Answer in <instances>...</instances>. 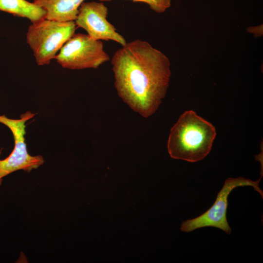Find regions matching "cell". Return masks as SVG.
I'll return each instance as SVG.
<instances>
[{"instance_id": "ba28073f", "label": "cell", "mask_w": 263, "mask_h": 263, "mask_svg": "<svg viewBox=\"0 0 263 263\" xmlns=\"http://www.w3.org/2000/svg\"><path fill=\"white\" fill-rule=\"evenodd\" d=\"M85 0H33L46 12V19L59 21H75Z\"/></svg>"}, {"instance_id": "277c9868", "label": "cell", "mask_w": 263, "mask_h": 263, "mask_svg": "<svg viewBox=\"0 0 263 263\" xmlns=\"http://www.w3.org/2000/svg\"><path fill=\"white\" fill-rule=\"evenodd\" d=\"M56 62L63 68L71 70L96 69L110 60L101 40L88 35L74 34L56 56Z\"/></svg>"}, {"instance_id": "3957f363", "label": "cell", "mask_w": 263, "mask_h": 263, "mask_svg": "<svg viewBox=\"0 0 263 263\" xmlns=\"http://www.w3.org/2000/svg\"><path fill=\"white\" fill-rule=\"evenodd\" d=\"M75 21H59L44 19L28 28L26 41L39 66L49 64L58 51L75 33Z\"/></svg>"}, {"instance_id": "7a4b0ae2", "label": "cell", "mask_w": 263, "mask_h": 263, "mask_svg": "<svg viewBox=\"0 0 263 263\" xmlns=\"http://www.w3.org/2000/svg\"><path fill=\"white\" fill-rule=\"evenodd\" d=\"M216 135L215 127L195 112L186 111L170 130L168 150L170 157L189 162L205 158Z\"/></svg>"}, {"instance_id": "8992f818", "label": "cell", "mask_w": 263, "mask_h": 263, "mask_svg": "<svg viewBox=\"0 0 263 263\" xmlns=\"http://www.w3.org/2000/svg\"><path fill=\"white\" fill-rule=\"evenodd\" d=\"M260 180L261 178L258 181H253L242 177L227 179L218 192L213 205L198 217L183 222L180 227L181 230L184 232H189L198 228L211 226L219 228L230 234L231 229L226 218L228 195L236 188L251 186L263 197V192L259 186Z\"/></svg>"}, {"instance_id": "5b68a950", "label": "cell", "mask_w": 263, "mask_h": 263, "mask_svg": "<svg viewBox=\"0 0 263 263\" xmlns=\"http://www.w3.org/2000/svg\"><path fill=\"white\" fill-rule=\"evenodd\" d=\"M35 113L27 112L19 119L9 118L0 115V123L6 126L11 131L15 141V147L11 153L6 158L0 160V185L2 179L9 174L19 170L30 172L42 165L44 160L40 155L32 156L28 153L24 136L26 122Z\"/></svg>"}, {"instance_id": "9c48e42d", "label": "cell", "mask_w": 263, "mask_h": 263, "mask_svg": "<svg viewBox=\"0 0 263 263\" xmlns=\"http://www.w3.org/2000/svg\"><path fill=\"white\" fill-rule=\"evenodd\" d=\"M0 11L27 18L32 23L45 19L46 16L42 8L26 0H0Z\"/></svg>"}, {"instance_id": "30bf717a", "label": "cell", "mask_w": 263, "mask_h": 263, "mask_svg": "<svg viewBox=\"0 0 263 263\" xmlns=\"http://www.w3.org/2000/svg\"><path fill=\"white\" fill-rule=\"evenodd\" d=\"M99 1H110L112 0H98ZM133 2H142L147 4L150 8L158 13L164 12L171 5V0H132Z\"/></svg>"}, {"instance_id": "6da1fadb", "label": "cell", "mask_w": 263, "mask_h": 263, "mask_svg": "<svg viewBox=\"0 0 263 263\" xmlns=\"http://www.w3.org/2000/svg\"><path fill=\"white\" fill-rule=\"evenodd\" d=\"M111 61L119 96L142 116H151L169 85V58L148 41L136 39L117 49Z\"/></svg>"}, {"instance_id": "52a82bcc", "label": "cell", "mask_w": 263, "mask_h": 263, "mask_svg": "<svg viewBox=\"0 0 263 263\" xmlns=\"http://www.w3.org/2000/svg\"><path fill=\"white\" fill-rule=\"evenodd\" d=\"M107 7L101 1L83 2L75 20L77 27L85 30L95 40H113L121 46L127 43L124 37L107 19Z\"/></svg>"}]
</instances>
